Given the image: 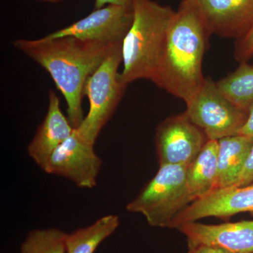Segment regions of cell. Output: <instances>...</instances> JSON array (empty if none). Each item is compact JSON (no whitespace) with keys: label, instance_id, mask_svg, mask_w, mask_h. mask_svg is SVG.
<instances>
[{"label":"cell","instance_id":"cell-1","mask_svg":"<svg viewBox=\"0 0 253 253\" xmlns=\"http://www.w3.org/2000/svg\"><path fill=\"white\" fill-rule=\"evenodd\" d=\"M122 42L84 41L73 37L17 39L16 49L49 73L67 104L68 118L75 129L84 119L83 101L88 78Z\"/></svg>","mask_w":253,"mask_h":253},{"label":"cell","instance_id":"cell-2","mask_svg":"<svg viewBox=\"0 0 253 253\" xmlns=\"http://www.w3.org/2000/svg\"><path fill=\"white\" fill-rule=\"evenodd\" d=\"M211 36L196 0H182L169 25L151 81L187 103L206 81L203 61Z\"/></svg>","mask_w":253,"mask_h":253},{"label":"cell","instance_id":"cell-3","mask_svg":"<svg viewBox=\"0 0 253 253\" xmlns=\"http://www.w3.org/2000/svg\"><path fill=\"white\" fill-rule=\"evenodd\" d=\"M133 20L122 42L121 78L126 85L152 81L175 11L153 0H132Z\"/></svg>","mask_w":253,"mask_h":253},{"label":"cell","instance_id":"cell-4","mask_svg":"<svg viewBox=\"0 0 253 253\" xmlns=\"http://www.w3.org/2000/svg\"><path fill=\"white\" fill-rule=\"evenodd\" d=\"M187 167L159 166L156 175L126 205V211L142 214L150 226L169 228L173 219L192 203L186 184Z\"/></svg>","mask_w":253,"mask_h":253},{"label":"cell","instance_id":"cell-5","mask_svg":"<svg viewBox=\"0 0 253 253\" xmlns=\"http://www.w3.org/2000/svg\"><path fill=\"white\" fill-rule=\"evenodd\" d=\"M123 63L122 44L103 61L88 78L84 96L89 103V112L76 128L80 136L94 144L103 128L114 114L127 85L118 72Z\"/></svg>","mask_w":253,"mask_h":253},{"label":"cell","instance_id":"cell-6","mask_svg":"<svg viewBox=\"0 0 253 253\" xmlns=\"http://www.w3.org/2000/svg\"><path fill=\"white\" fill-rule=\"evenodd\" d=\"M185 113L206 133L209 140L236 135L246 124L249 111L237 107L226 98L211 78L186 103Z\"/></svg>","mask_w":253,"mask_h":253},{"label":"cell","instance_id":"cell-7","mask_svg":"<svg viewBox=\"0 0 253 253\" xmlns=\"http://www.w3.org/2000/svg\"><path fill=\"white\" fill-rule=\"evenodd\" d=\"M209 141L185 112L165 119L156 128L155 145L159 166H188Z\"/></svg>","mask_w":253,"mask_h":253},{"label":"cell","instance_id":"cell-8","mask_svg":"<svg viewBox=\"0 0 253 253\" xmlns=\"http://www.w3.org/2000/svg\"><path fill=\"white\" fill-rule=\"evenodd\" d=\"M101 166L94 144L83 139L75 129L51 155L43 171L66 178L82 189H91L96 185Z\"/></svg>","mask_w":253,"mask_h":253},{"label":"cell","instance_id":"cell-9","mask_svg":"<svg viewBox=\"0 0 253 253\" xmlns=\"http://www.w3.org/2000/svg\"><path fill=\"white\" fill-rule=\"evenodd\" d=\"M132 20L131 5L110 4L94 9L85 17L45 37H73L84 41L122 42L131 27Z\"/></svg>","mask_w":253,"mask_h":253},{"label":"cell","instance_id":"cell-10","mask_svg":"<svg viewBox=\"0 0 253 253\" xmlns=\"http://www.w3.org/2000/svg\"><path fill=\"white\" fill-rule=\"evenodd\" d=\"M244 212L253 214V183L213 190L183 209L171 221L169 228L177 229L186 223L206 217L229 219Z\"/></svg>","mask_w":253,"mask_h":253},{"label":"cell","instance_id":"cell-11","mask_svg":"<svg viewBox=\"0 0 253 253\" xmlns=\"http://www.w3.org/2000/svg\"><path fill=\"white\" fill-rule=\"evenodd\" d=\"M211 34L234 38L253 28V0H196Z\"/></svg>","mask_w":253,"mask_h":253},{"label":"cell","instance_id":"cell-12","mask_svg":"<svg viewBox=\"0 0 253 253\" xmlns=\"http://www.w3.org/2000/svg\"><path fill=\"white\" fill-rule=\"evenodd\" d=\"M178 230L188 243L218 246L233 253H253V220L206 224L192 221Z\"/></svg>","mask_w":253,"mask_h":253},{"label":"cell","instance_id":"cell-13","mask_svg":"<svg viewBox=\"0 0 253 253\" xmlns=\"http://www.w3.org/2000/svg\"><path fill=\"white\" fill-rule=\"evenodd\" d=\"M47 112L28 146V153L44 170L51 155L74 131L69 119L62 112L59 98L53 90L48 94Z\"/></svg>","mask_w":253,"mask_h":253},{"label":"cell","instance_id":"cell-14","mask_svg":"<svg viewBox=\"0 0 253 253\" xmlns=\"http://www.w3.org/2000/svg\"><path fill=\"white\" fill-rule=\"evenodd\" d=\"M253 146V139L239 134L218 140L217 176L214 189L234 186Z\"/></svg>","mask_w":253,"mask_h":253},{"label":"cell","instance_id":"cell-15","mask_svg":"<svg viewBox=\"0 0 253 253\" xmlns=\"http://www.w3.org/2000/svg\"><path fill=\"white\" fill-rule=\"evenodd\" d=\"M217 153L218 141L209 140L197 157L188 166L186 184L192 202L215 189Z\"/></svg>","mask_w":253,"mask_h":253},{"label":"cell","instance_id":"cell-16","mask_svg":"<svg viewBox=\"0 0 253 253\" xmlns=\"http://www.w3.org/2000/svg\"><path fill=\"white\" fill-rule=\"evenodd\" d=\"M119 224L118 215L107 214L91 225L67 234L66 253H94L99 245L117 230Z\"/></svg>","mask_w":253,"mask_h":253},{"label":"cell","instance_id":"cell-17","mask_svg":"<svg viewBox=\"0 0 253 253\" xmlns=\"http://www.w3.org/2000/svg\"><path fill=\"white\" fill-rule=\"evenodd\" d=\"M219 90L240 109L249 111L253 104V66L240 63L234 72L216 83Z\"/></svg>","mask_w":253,"mask_h":253},{"label":"cell","instance_id":"cell-18","mask_svg":"<svg viewBox=\"0 0 253 253\" xmlns=\"http://www.w3.org/2000/svg\"><path fill=\"white\" fill-rule=\"evenodd\" d=\"M66 235L55 228L32 231L21 245L20 253H66Z\"/></svg>","mask_w":253,"mask_h":253},{"label":"cell","instance_id":"cell-19","mask_svg":"<svg viewBox=\"0 0 253 253\" xmlns=\"http://www.w3.org/2000/svg\"><path fill=\"white\" fill-rule=\"evenodd\" d=\"M253 56V28L243 38L236 41L234 58L238 62H247Z\"/></svg>","mask_w":253,"mask_h":253},{"label":"cell","instance_id":"cell-20","mask_svg":"<svg viewBox=\"0 0 253 253\" xmlns=\"http://www.w3.org/2000/svg\"><path fill=\"white\" fill-rule=\"evenodd\" d=\"M253 182V146L246 160L242 172L238 178L237 181L233 186L249 185Z\"/></svg>","mask_w":253,"mask_h":253},{"label":"cell","instance_id":"cell-21","mask_svg":"<svg viewBox=\"0 0 253 253\" xmlns=\"http://www.w3.org/2000/svg\"><path fill=\"white\" fill-rule=\"evenodd\" d=\"M188 253H233L222 248L208 244L188 243Z\"/></svg>","mask_w":253,"mask_h":253},{"label":"cell","instance_id":"cell-22","mask_svg":"<svg viewBox=\"0 0 253 253\" xmlns=\"http://www.w3.org/2000/svg\"><path fill=\"white\" fill-rule=\"evenodd\" d=\"M239 134L253 139V104L250 108L247 121L240 130Z\"/></svg>","mask_w":253,"mask_h":253},{"label":"cell","instance_id":"cell-23","mask_svg":"<svg viewBox=\"0 0 253 253\" xmlns=\"http://www.w3.org/2000/svg\"><path fill=\"white\" fill-rule=\"evenodd\" d=\"M132 0H95L94 9H100L107 5H121L127 6L131 5Z\"/></svg>","mask_w":253,"mask_h":253},{"label":"cell","instance_id":"cell-24","mask_svg":"<svg viewBox=\"0 0 253 253\" xmlns=\"http://www.w3.org/2000/svg\"><path fill=\"white\" fill-rule=\"evenodd\" d=\"M36 1H42V2L46 3H58L63 1V0H36Z\"/></svg>","mask_w":253,"mask_h":253}]
</instances>
